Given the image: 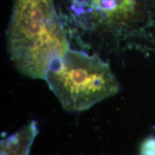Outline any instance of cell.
Here are the masks:
<instances>
[{
    "instance_id": "6da1fadb",
    "label": "cell",
    "mask_w": 155,
    "mask_h": 155,
    "mask_svg": "<svg viewBox=\"0 0 155 155\" xmlns=\"http://www.w3.org/2000/svg\"><path fill=\"white\" fill-rule=\"evenodd\" d=\"M11 60L21 73L44 79L70 50L52 0H17L8 29Z\"/></svg>"
},
{
    "instance_id": "7a4b0ae2",
    "label": "cell",
    "mask_w": 155,
    "mask_h": 155,
    "mask_svg": "<svg viewBox=\"0 0 155 155\" xmlns=\"http://www.w3.org/2000/svg\"><path fill=\"white\" fill-rule=\"evenodd\" d=\"M45 81L64 109L71 112L86 111L120 89L108 63L72 50L50 68Z\"/></svg>"
},
{
    "instance_id": "3957f363",
    "label": "cell",
    "mask_w": 155,
    "mask_h": 155,
    "mask_svg": "<svg viewBox=\"0 0 155 155\" xmlns=\"http://www.w3.org/2000/svg\"><path fill=\"white\" fill-rule=\"evenodd\" d=\"M94 12L95 22L92 28L104 25L118 37L121 35L122 22L134 12V0H89L87 4Z\"/></svg>"
},
{
    "instance_id": "277c9868",
    "label": "cell",
    "mask_w": 155,
    "mask_h": 155,
    "mask_svg": "<svg viewBox=\"0 0 155 155\" xmlns=\"http://www.w3.org/2000/svg\"><path fill=\"white\" fill-rule=\"evenodd\" d=\"M140 155H155V137L148 138L142 143Z\"/></svg>"
}]
</instances>
